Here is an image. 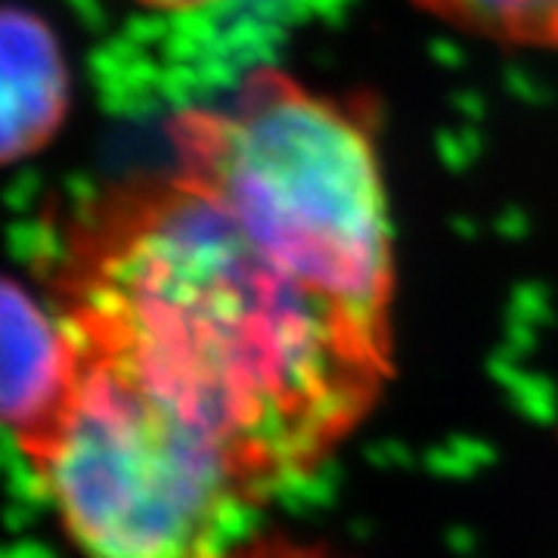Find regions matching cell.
I'll use <instances>...</instances> for the list:
<instances>
[{"label": "cell", "mask_w": 558, "mask_h": 558, "mask_svg": "<svg viewBox=\"0 0 558 558\" xmlns=\"http://www.w3.org/2000/svg\"><path fill=\"white\" fill-rule=\"evenodd\" d=\"M50 295L75 357L208 444L264 502L379 398L391 351L348 329L183 174L106 183L60 227Z\"/></svg>", "instance_id": "6da1fadb"}, {"label": "cell", "mask_w": 558, "mask_h": 558, "mask_svg": "<svg viewBox=\"0 0 558 558\" xmlns=\"http://www.w3.org/2000/svg\"><path fill=\"white\" fill-rule=\"evenodd\" d=\"M168 140L178 174L348 329L391 351L395 248L369 109L255 69L218 109L178 112Z\"/></svg>", "instance_id": "7a4b0ae2"}, {"label": "cell", "mask_w": 558, "mask_h": 558, "mask_svg": "<svg viewBox=\"0 0 558 558\" xmlns=\"http://www.w3.org/2000/svg\"><path fill=\"white\" fill-rule=\"evenodd\" d=\"M60 422L28 459L87 558H227L264 506L208 444L72 351Z\"/></svg>", "instance_id": "3957f363"}, {"label": "cell", "mask_w": 558, "mask_h": 558, "mask_svg": "<svg viewBox=\"0 0 558 558\" xmlns=\"http://www.w3.org/2000/svg\"><path fill=\"white\" fill-rule=\"evenodd\" d=\"M65 329L16 279L3 286V416L32 459L60 422L72 388Z\"/></svg>", "instance_id": "277c9868"}, {"label": "cell", "mask_w": 558, "mask_h": 558, "mask_svg": "<svg viewBox=\"0 0 558 558\" xmlns=\"http://www.w3.org/2000/svg\"><path fill=\"white\" fill-rule=\"evenodd\" d=\"M3 57V161L38 156L69 116V65L60 38L35 10L7 7L0 20Z\"/></svg>", "instance_id": "5b68a950"}, {"label": "cell", "mask_w": 558, "mask_h": 558, "mask_svg": "<svg viewBox=\"0 0 558 558\" xmlns=\"http://www.w3.org/2000/svg\"><path fill=\"white\" fill-rule=\"evenodd\" d=\"M465 35L515 50H558V0H413Z\"/></svg>", "instance_id": "8992f818"}, {"label": "cell", "mask_w": 558, "mask_h": 558, "mask_svg": "<svg viewBox=\"0 0 558 558\" xmlns=\"http://www.w3.org/2000/svg\"><path fill=\"white\" fill-rule=\"evenodd\" d=\"M227 558H339L329 549L314 546V543H299L289 537H255L242 543L240 549H233Z\"/></svg>", "instance_id": "52a82bcc"}, {"label": "cell", "mask_w": 558, "mask_h": 558, "mask_svg": "<svg viewBox=\"0 0 558 558\" xmlns=\"http://www.w3.org/2000/svg\"><path fill=\"white\" fill-rule=\"evenodd\" d=\"M149 10H161V13H190V10H202L215 0H137Z\"/></svg>", "instance_id": "ba28073f"}]
</instances>
